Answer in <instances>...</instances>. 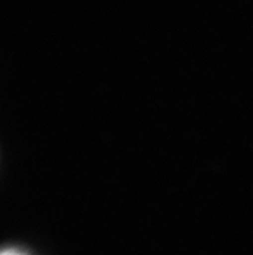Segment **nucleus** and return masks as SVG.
<instances>
[{"label":"nucleus","instance_id":"obj_1","mask_svg":"<svg viewBox=\"0 0 253 255\" xmlns=\"http://www.w3.org/2000/svg\"><path fill=\"white\" fill-rule=\"evenodd\" d=\"M1 255H27L25 253H22L21 250H17V249H13V248H9V249L4 250L1 253Z\"/></svg>","mask_w":253,"mask_h":255}]
</instances>
